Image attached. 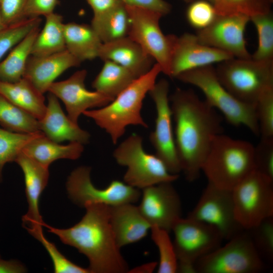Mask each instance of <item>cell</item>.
Wrapping results in <instances>:
<instances>
[{
	"label": "cell",
	"instance_id": "obj_34",
	"mask_svg": "<svg viewBox=\"0 0 273 273\" xmlns=\"http://www.w3.org/2000/svg\"><path fill=\"white\" fill-rule=\"evenodd\" d=\"M273 0H217L214 4L217 15H243L250 18L271 11Z\"/></svg>",
	"mask_w": 273,
	"mask_h": 273
},
{
	"label": "cell",
	"instance_id": "obj_45",
	"mask_svg": "<svg viewBox=\"0 0 273 273\" xmlns=\"http://www.w3.org/2000/svg\"><path fill=\"white\" fill-rule=\"evenodd\" d=\"M86 1L93 10V17L107 12L121 2L120 0H86Z\"/></svg>",
	"mask_w": 273,
	"mask_h": 273
},
{
	"label": "cell",
	"instance_id": "obj_18",
	"mask_svg": "<svg viewBox=\"0 0 273 273\" xmlns=\"http://www.w3.org/2000/svg\"><path fill=\"white\" fill-rule=\"evenodd\" d=\"M16 162L21 167L24 176L25 193L28 208L22 216L23 226L34 238L37 239L43 234L44 221L39 208L40 196L47 185L49 172L47 167L21 152Z\"/></svg>",
	"mask_w": 273,
	"mask_h": 273
},
{
	"label": "cell",
	"instance_id": "obj_24",
	"mask_svg": "<svg viewBox=\"0 0 273 273\" xmlns=\"http://www.w3.org/2000/svg\"><path fill=\"white\" fill-rule=\"evenodd\" d=\"M64 32L66 50L81 63L98 58L103 42L90 25L64 23Z\"/></svg>",
	"mask_w": 273,
	"mask_h": 273
},
{
	"label": "cell",
	"instance_id": "obj_27",
	"mask_svg": "<svg viewBox=\"0 0 273 273\" xmlns=\"http://www.w3.org/2000/svg\"><path fill=\"white\" fill-rule=\"evenodd\" d=\"M90 25L103 43L127 36L130 21L125 5L120 2L107 12L93 17Z\"/></svg>",
	"mask_w": 273,
	"mask_h": 273
},
{
	"label": "cell",
	"instance_id": "obj_1",
	"mask_svg": "<svg viewBox=\"0 0 273 273\" xmlns=\"http://www.w3.org/2000/svg\"><path fill=\"white\" fill-rule=\"evenodd\" d=\"M169 100L181 171L193 181L200 175L214 139L222 133V118L192 89L178 88Z\"/></svg>",
	"mask_w": 273,
	"mask_h": 273
},
{
	"label": "cell",
	"instance_id": "obj_6",
	"mask_svg": "<svg viewBox=\"0 0 273 273\" xmlns=\"http://www.w3.org/2000/svg\"><path fill=\"white\" fill-rule=\"evenodd\" d=\"M222 85L238 100L255 105L260 96L273 88V62L234 58L215 68Z\"/></svg>",
	"mask_w": 273,
	"mask_h": 273
},
{
	"label": "cell",
	"instance_id": "obj_8",
	"mask_svg": "<svg viewBox=\"0 0 273 273\" xmlns=\"http://www.w3.org/2000/svg\"><path fill=\"white\" fill-rule=\"evenodd\" d=\"M228 241L197 260L195 273H257L264 270V261L246 230Z\"/></svg>",
	"mask_w": 273,
	"mask_h": 273
},
{
	"label": "cell",
	"instance_id": "obj_20",
	"mask_svg": "<svg viewBox=\"0 0 273 273\" xmlns=\"http://www.w3.org/2000/svg\"><path fill=\"white\" fill-rule=\"evenodd\" d=\"M81 62L66 49L44 56L31 55L27 62L24 78L28 80L41 94L48 92L55 80L67 69Z\"/></svg>",
	"mask_w": 273,
	"mask_h": 273
},
{
	"label": "cell",
	"instance_id": "obj_5",
	"mask_svg": "<svg viewBox=\"0 0 273 273\" xmlns=\"http://www.w3.org/2000/svg\"><path fill=\"white\" fill-rule=\"evenodd\" d=\"M179 80L199 88L205 101L218 110L231 124L244 125L254 134L259 135L255 105L243 102L232 95L219 81L212 65L205 66L178 74Z\"/></svg>",
	"mask_w": 273,
	"mask_h": 273
},
{
	"label": "cell",
	"instance_id": "obj_22",
	"mask_svg": "<svg viewBox=\"0 0 273 273\" xmlns=\"http://www.w3.org/2000/svg\"><path fill=\"white\" fill-rule=\"evenodd\" d=\"M103 61H111L126 68L138 78L147 72L155 60L129 37L102 44L99 57Z\"/></svg>",
	"mask_w": 273,
	"mask_h": 273
},
{
	"label": "cell",
	"instance_id": "obj_16",
	"mask_svg": "<svg viewBox=\"0 0 273 273\" xmlns=\"http://www.w3.org/2000/svg\"><path fill=\"white\" fill-rule=\"evenodd\" d=\"M172 183H163L142 189L139 209L152 226L170 233L181 217V202Z\"/></svg>",
	"mask_w": 273,
	"mask_h": 273
},
{
	"label": "cell",
	"instance_id": "obj_2",
	"mask_svg": "<svg viewBox=\"0 0 273 273\" xmlns=\"http://www.w3.org/2000/svg\"><path fill=\"white\" fill-rule=\"evenodd\" d=\"M82 219L67 229H58L45 222L48 232L62 242L73 247L89 261L90 273H124L129 271L127 262L116 242L109 221V206L87 203Z\"/></svg>",
	"mask_w": 273,
	"mask_h": 273
},
{
	"label": "cell",
	"instance_id": "obj_51",
	"mask_svg": "<svg viewBox=\"0 0 273 273\" xmlns=\"http://www.w3.org/2000/svg\"><path fill=\"white\" fill-rule=\"evenodd\" d=\"M1 257H2V256H1V254H0V258H1Z\"/></svg>",
	"mask_w": 273,
	"mask_h": 273
},
{
	"label": "cell",
	"instance_id": "obj_40",
	"mask_svg": "<svg viewBox=\"0 0 273 273\" xmlns=\"http://www.w3.org/2000/svg\"><path fill=\"white\" fill-rule=\"evenodd\" d=\"M255 170L273 180V138H261L254 147Z\"/></svg>",
	"mask_w": 273,
	"mask_h": 273
},
{
	"label": "cell",
	"instance_id": "obj_12",
	"mask_svg": "<svg viewBox=\"0 0 273 273\" xmlns=\"http://www.w3.org/2000/svg\"><path fill=\"white\" fill-rule=\"evenodd\" d=\"M91 168L79 166L73 170L66 183L67 192L75 204L83 207L87 203L114 206L137 202L141 197L140 189L118 180H113L105 189H99L93 184Z\"/></svg>",
	"mask_w": 273,
	"mask_h": 273
},
{
	"label": "cell",
	"instance_id": "obj_48",
	"mask_svg": "<svg viewBox=\"0 0 273 273\" xmlns=\"http://www.w3.org/2000/svg\"><path fill=\"white\" fill-rule=\"evenodd\" d=\"M5 24L4 23L0 12V31L3 30V29H5L6 27H7Z\"/></svg>",
	"mask_w": 273,
	"mask_h": 273
},
{
	"label": "cell",
	"instance_id": "obj_50",
	"mask_svg": "<svg viewBox=\"0 0 273 273\" xmlns=\"http://www.w3.org/2000/svg\"><path fill=\"white\" fill-rule=\"evenodd\" d=\"M216 1H217V0H212L213 5Z\"/></svg>",
	"mask_w": 273,
	"mask_h": 273
},
{
	"label": "cell",
	"instance_id": "obj_23",
	"mask_svg": "<svg viewBox=\"0 0 273 273\" xmlns=\"http://www.w3.org/2000/svg\"><path fill=\"white\" fill-rule=\"evenodd\" d=\"M109 221L119 248L141 241L151 227L132 203L109 206Z\"/></svg>",
	"mask_w": 273,
	"mask_h": 273
},
{
	"label": "cell",
	"instance_id": "obj_33",
	"mask_svg": "<svg viewBox=\"0 0 273 273\" xmlns=\"http://www.w3.org/2000/svg\"><path fill=\"white\" fill-rule=\"evenodd\" d=\"M13 132L0 128V183L3 181V170L7 163L15 161L24 147L32 140L41 135Z\"/></svg>",
	"mask_w": 273,
	"mask_h": 273
},
{
	"label": "cell",
	"instance_id": "obj_10",
	"mask_svg": "<svg viewBox=\"0 0 273 273\" xmlns=\"http://www.w3.org/2000/svg\"><path fill=\"white\" fill-rule=\"evenodd\" d=\"M236 219L248 230L273 216V180L254 170L232 190Z\"/></svg>",
	"mask_w": 273,
	"mask_h": 273
},
{
	"label": "cell",
	"instance_id": "obj_30",
	"mask_svg": "<svg viewBox=\"0 0 273 273\" xmlns=\"http://www.w3.org/2000/svg\"><path fill=\"white\" fill-rule=\"evenodd\" d=\"M104 64L92 82V87L99 92L115 98L137 78L129 70L111 61Z\"/></svg>",
	"mask_w": 273,
	"mask_h": 273
},
{
	"label": "cell",
	"instance_id": "obj_14",
	"mask_svg": "<svg viewBox=\"0 0 273 273\" xmlns=\"http://www.w3.org/2000/svg\"><path fill=\"white\" fill-rule=\"evenodd\" d=\"M168 81L162 78L156 82L149 94L156 110L155 129L149 136L156 154L169 171L178 174L181 168L177 157L172 125V112L169 104Z\"/></svg>",
	"mask_w": 273,
	"mask_h": 273
},
{
	"label": "cell",
	"instance_id": "obj_41",
	"mask_svg": "<svg viewBox=\"0 0 273 273\" xmlns=\"http://www.w3.org/2000/svg\"><path fill=\"white\" fill-rule=\"evenodd\" d=\"M37 240L43 246L51 257L55 273H90L88 268L78 266L66 258L54 243L46 239L44 235Z\"/></svg>",
	"mask_w": 273,
	"mask_h": 273
},
{
	"label": "cell",
	"instance_id": "obj_9",
	"mask_svg": "<svg viewBox=\"0 0 273 273\" xmlns=\"http://www.w3.org/2000/svg\"><path fill=\"white\" fill-rule=\"evenodd\" d=\"M171 231L179 272L195 273L196 261L220 247L224 240L213 226L188 217L177 220Z\"/></svg>",
	"mask_w": 273,
	"mask_h": 273
},
{
	"label": "cell",
	"instance_id": "obj_46",
	"mask_svg": "<svg viewBox=\"0 0 273 273\" xmlns=\"http://www.w3.org/2000/svg\"><path fill=\"white\" fill-rule=\"evenodd\" d=\"M27 272L25 266L16 259L5 260L0 258V273H23Z\"/></svg>",
	"mask_w": 273,
	"mask_h": 273
},
{
	"label": "cell",
	"instance_id": "obj_28",
	"mask_svg": "<svg viewBox=\"0 0 273 273\" xmlns=\"http://www.w3.org/2000/svg\"><path fill=\"white\" fill-rule=\"evenodd\" d=\"M39 31V26L31 30L0 63V81L13 83L23 78L33 42Z\"/></svg>",
	"mask_w": 273,
	"mask_h": 273
},
{
	"label": "cell",
	"instance_id": "obj_4",
	"mask_svg": "<svg viewBox=\"0 0 273 273\" xmlns=\"http://www.w3.org/2000/svg\"><path fill=\"white\" fill-rule=\"evenodd\" d=\"M254 170V146L220 133L214 139L201 171L209 183L232 191Z\"/></svg>",
	"mask_w": 273,
	"mask_h": 273
},
{
	"label": "cell",
	"instance_id": "obj_44",
	"mask_svg": "<svg viewBox=\"0 0 273 273\" xmlns=\"http://www.w3.org/2000/svg\"><path fill=\"white\" fill-rule=\"evenodd\" d=\"M125 5L146 9L161 14H168L171 5L164 0H120Z\"/></svg>",
	"mask_w": 273,
	"mask_h": 273
},
{
	"label": "cell",
	"instance_id": "obj_49",
	"mask_svg": "<svg viewBox=\"0 0 273 273\" xmlns=\"http://www.w3.org/2000/svg\"><path fill=\"white\" fill-rule=\"evenodd\" d=\"M184 1H185V2L186 3H191L195 0H183ZM209 2H210V3H211L212 4H213V2H212V0H207Z\"/></svg>",
	"mask_w": 273,
	"mask_h": 273
},
{
	"label": "cell",
	"instance_id": "obj_3",
	"mask_svg": "<svg viewBox=\"0 0 273 273\" xmlns=\"http://www.w3.org/2000/svg\"><path fill=\"white\" fill-rule=\"evenodd\" d=\"M160 72L161 68L156 63L148 72L136 78L110 103L99 109L86 110L83 114L104 129L114 144L125 133L128 125L147 128L141 115L143 101Z\"/></svg>",
	"mask_w": 273,
	"mask_h": 273
},
{
	"label": "cell",
	"instance_id": "obj_26",
	"mask_svg": "<svg viewBox=\"0 0 273 273\" xmlns=\"http://www.w3.org/2000/svg\"><path fill=\"white\" fill-rule=\"evenodd\" d=\"M0 95L37 120L45 114L47 106L43 94L25 78L13 83L0 81Z\"/></svg>",
	"mask_w": 273,
	"mask_h": 273
},
{
	"label": "cell",
	"instance_id": "obj_36",
	"mask_svg": "<svg viewBox=\"0 0 273 273\" xmlns=\"http://www.w3.org/2000/svg\"><path fill=\"white\" fill-rule=\"evenodd\" d=\"M263 260H273V216L265 218L255 226L246 230Z\"/></svg>",
	"mask_w": 273,
	"mask_h": 273
},
{
	"label": "cell",
	"instance_id": "obj_11",
	"mask_svg": "<svg viewBox=\"0 0 273 273\" xmlns=\"http://www.w3.org/2000/svg\"><path fill=\"white\" fill-rule=\"evenodd\" d=\"M130 26L128 36L138 43L169 76L173 46L176 35H165L159 26L162 15L146 9L125 5Z\"/></svg>",
	"mask_w": 273,
	"mask_h": 273
},
{
	"label": "cell",
	"instance_id": "obj_42",
	"mask_svg": "<svg viewBox=\"0 0 273 273\" xmlns=\"http://www.w3.org/2000/svg\"><path fill=\"white\" fill-rule=\"evenodd\" d=\"M27 0H0V12L7 26L25 19L24 12Z\"/></svg>",
	"mask_w": 273,
	"mask_h": 273
},
{
	"label": "cell",
	"instance_id": "obj_17",
	"mask_svg": "<svg viewBox=\"0 0 273 273\" xmlns=\"http://www.w3.org/2000/svg\"><path fill=\"white\" fill-rule=\"evenodd\" d=\"M86 75V70H78L67 79L53 83L48 90L64 103L67 116L75 123L88 109L104 107L114 99L87 89L84 83Z\"/></svg>",
	"mask_w": 273,
	"mask_h": 273
},
{
	"label": "cell",
	"instance_id": "obj_13",
	"mask_svg": "<svg viewBox=\"0 0 273 273\" xmlns=\"http://www.w3.org/2000/svg\"><path fill=\"white\" fill-rule=\"evenodd\" d=\"M187 217L213 226L224 240H229L244 230L236 218L232 191L209 183Z\"/></svg>",
	"mask_w": 273,
	"mask_h": 273
},
{
	"label": "cell",
	"instance_id": "obj_21",
	"mask_svg": "<svg viewBox=\"0 0 273 273\" xmlns=\"http://www.w3.org/2000/svg\"><path fill=\"white\" fill-rule=\"evenodd\" d=\"M48 103L43 117L38 120L39 130L51 140L60 143L65 141L83 145L88 142L90 134L72 121L62 110L58 99L49 93Z\"/></svg>",
	"mask_w": 273,
	"mask_h": 273
},
{
	"label": "cell",
	"instance_id": "obj_32",
	"mask_svg": "<svg viewBox=\"0 0 273 273\" xmlns=\"http://www.w3.org/2000/svg\"><path fill=\"white\" fill-rule=\"evenodd\" d=\"M256 28L258 46L251 55L255 61L273 62V16L271 11L250 18Z\"/></svg>",
	"mask_w": 273,
	"mask_h": 273
},
{
	"label": "cell",
	"instance_id": "obj_31",
	"mask_svg": "<svg viewBox=\"0 0 273 273\" xmlns=\"http://www.w3.org/2000/svg\"><path fill=\"white\" fill-rule=\"evenodd\" d=\"M0 124L8 130L23 133L41 131L38 120L0 95Z\"/></svg>",
	"mask_w": 273,
	"mask_h": 273
},
{
	"label": "cell",
	"instance_id": "obj_35",
	"mask_svg": "<svg viewBox=\"0 0 273 273\" xmlns=\"http://www.w3.org/2000/svg\"><path fill=\"white\" fill-rule=\"evenodd\" d=\"M150 230L151 239L157 247L159 253L157 272H177L178 261L173 242L169 235V233L156 226H152Z\"/></svg>",
	"mask_w": 273,
	"mask_h": 273
},
{
	"label": "cell",
	"instance_id": "obj_29",
	"mask_svg": "<svg viewBox=\"0 0 273 273\" xmlns=\"http://www.w3.org/2000/svg\"><path fill=\"white\" fill-rule=\"evenodd\" d=\"M44 17L43 27L39 31L32 47V56H48L66 49L62 16L53 12Z\"/></svg>",
	"mask_w": 273,
	"mask_h": 273
},
{
	"label": "cell",
	"instance_id": "obj_39",
	"mask_svg": "<svg viewBox=\"0 0 273 273\" xmlns=\"http://www.w3.org/2000/svg\"><path fill=\"white\" fill-rule=\"evenodd\" d=\"M255 109L261 138H273V88L260 96Z\"/></svg>",
	"mask_w": 273,
	"mask_h": 273
},
{
	"label": "cell",
	"instance_id": "obj_38",
	"mask_svg": "<svg viewBox=\"0 0 273 273\" xmlns=\"http://www.w3.org/2000/svg\"><path fill=\"white\" fill-rule=\"evenodd\" d=\"M186 18L189 24L198 30L208 26L217 16L213 5L207 0H195L186 11Z\"/></svg>",
	"mask_w": 273,
	"mask_h": 273
},
{
	"label": "cell",
	"instance_id": "obj_47",
	"mask_svg": "<svg viewBox=\"0 0 273 273\" xmlns=\"http://www.w3.org/2000/svg\"><path fill=\"white\" fill-rule=\"evenodd\" d=\"M157 265V262H152L144 264L142 266L136 267L132 269L129 272H152L153 271L156 266Z\"/></svg>",
	"mask_w": 273,
	"mask_h": 273
},
{
	"label": "cell",
	"instance_id": "obj_15",
	"mask_svg": "<svg viewBox=\"0 0 273 273\" xmlns=\"http://www.w3.org/2000/svg\"><path fill=\"white\" fill-rule=\"evenodd\" d=\"M250 18L243 15H217L207 27L196 34L201 43L232 55L234 58L251 59L246 47L245 31Z\"/></svg>",
	"mask_w": 273,
	"mask_h": 273
},
{
	"label": "cell",
	"instance_id": "obj_37",
	"mask_svg": "<svg viewBox=\"0 0 273 273\" xmlns=\"http://www.w3.org/2000/svg\"><path fill=\"white\" fill-rule=\"evenodd\" d=\"M40 23L39 17L28 18L0 31V59Z\"/></svg>",
	"mask_w": 273,
	"mask_h": 273
},
{
	"label": "cell",
	"instance_id": "obj_7",
	"mask_svg": "<svg viewBox=\"0 0 273 273\" xmlns=\"http://www.w3.org/2000/svg\"><path fill=\"white\" fill-rule=\"evenodd\" d=\"M117 163L127 167L125 183L139 189L163 183H172L178 174L171 173L164 162L156 155L147 153L143 139L133 133L123 141L113 154Z\"/></svg>",
	"mask_w": 273,
	"mask_h": 273
},
{
	"label": "cell",
	"instance_id": "obj_19",
	"mask_svg": "<svg viewBox=\"0 0 273 273\" xmlns=\"http://www.w3.org/2000/svg\"><path fill=\"white\" fill-rule=\"evenodd\" d=\"M234 58L228 53L201 43L196 34L185 33L176 36L174 40L169 77L175 78L183 72Z\"/></svg>",
	"mask_w": 273,
	"mask_h": 273
},
{
	"label": "cell",
	"instance_id": "obj_43",
	"mask_svg": "<svg viewBox=\"0 0 273 273\" xmlns=\"http://www.w3.org/2000/svg\"><path fill=\"white\" fill-rule=\"evenodd\" d=\"M58 0H27L24 12L25 19L46 16L54 12Z\"/></svg>",
	"mask_w": 273,
	"mask_h": 273
},
{
	"label": "cell",
	"instance_id": "obj_25",
	"mask_svg": "<svg viewBox=\"0 0 273 273\" xmlns=\"http://www.w3.org/2000/svg\"><path fill=\"white\" fill-rule=\"evenodd\" d=\"M83 150V144L80 143L70 142L68 145H62L51 140L42 133L29 142L22 152L49 167L52 162L58 159L79 158Z\"/></svg>",
	"mask_w": 273,
	"mask_h": 273
}]
</instances>
